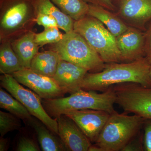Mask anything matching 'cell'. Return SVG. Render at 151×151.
Here are the masks:
<instances>
[{
    "label": "cell",
    "mask_w": 151,
    "mask_h": 151,
    "mask_svg": "<svg viewBox=\"0 0 151 151\" xmlns=\"http://www.w3.org/2000/svg\"><path fill=\"white\" fill-rule=\"evenodd\" d=\"M150 66L145 57L133 62L106 63L102 71L87 73L81 89L103 92L116 84L128 82L151 88Z\"/></svg>",
    "instance_id": "6da1fadb"
},
{
    "label": "cell",
    "mask_w": 151,
    "mask_h": 151,
    "mask_svg": "<svg viewBox=\"0 0 151 151\" xmlns=\"http://www.w3.org/2000/svg\"><path fill=\"white\" fill-rule=\"evenodd\" d=\"M115 103L116 95L113 86L101 93L81 89L68 97L42 99L44 108L53 119L69 111L84 109L100 110L111 114L116 111L114 107Z\"/></svg>",
    "instance_id": "7a4b0ae2"
},
{
    "label": "cell",
    "mask_w": 151,
    "mask_h": 151,
    "mask_svg": "<svg viewBox=\"0 0 151 151\" xmlns=\"http://www.w3.org/2000/svg\"><path fill=\"white\" fill-rule=\"evenodd\" d=\"M36 19L34 0H0V42L32 31Z\"/></svg>",
    "instance_id": "3957f363"
},
{
    "label": "cell",
    "mask_w": 151,
    "mask_h": 151,
    "mask_svg": "<svg viewBox=\"0 0 151 151\" xmlns=\"http://www.w3.org/2000/svg\"><path fill=\"white\" fill-rule=\"evenodd\" d=\"M124 112L111 113L94 144L103 151H122L143 130L145 119Z\"/></svg>",
    "instance_id": "277c9868"
},
{
    "label": "cell",
    "mask_w": 151,
    "mask_h": 151,
    "mask_svg": "<svg viewBox=\"0 0 151 151\" xmlns=\"http://www.w3.org/2000/svg\"><path fill=\"white\" fill-rule=\"evenodd\" d=\"M49 49L56 52L61 60L85 68L89 73H97L106 63L83 37L74 30L65 33L60 41L50 45Z\"/></svg>",
    "instance_id": "5b68a950"
},
{
    "label": "cell",
    "mask_w": 151,
    "mask_h": 151,
    "mask_svg": "<svg viewBox=\"0 0 151 151\" xmlns=\"http://www.w3.org/2000/svg\"><path fill=\"white\" fill-rule=\"evenodd\" d=\"M73 30L85 39L105 63H122L116 37L99 20L88 15L74 22Z\"/></svg>",
    "instance_id": "8992f818"
},
{
    "label": "cell",
    "mask_w": 151,
    "mask_h": 151,
    "mask_svg": "<svg viewBox=\"0 0 151 151\" xmlns=\"http://www.w3.org/2000/svg\"><path fill=\"white\" fill-rule=\"evenodd\" d=\"M113 87L115 103L124 112L151 120V88L134 82L116 84Z\"/></svg>",
    "instance_id": "52a82bcc"
},
{
    "label": "cell",
    "mask_w": 151,
    "mask_h": 151,
    "mask_svg": "<svg viewBox=\"0 0 151 151\" xmlns=\"http://www.w3.org/2000/svg\"><path fill=\"white\" fill-rule=\"evenodd\" d=\"M1 85L19 100L31 114L58 134L56 119H53L47 113L42 104V98L35 92L24 88L12 75L3 74L0 76Z\"/></svg>",
    "instance_id": "ba28073f"
},
{
    "label": "cell",
    "mask_w": 151,
    "mask_h": 151,
    "mask_svg": "<svg viewBox=\"0 0 151 151\" xmlns=\"http://www.w3.org/2000/svg\"><path fill=\"white\" fill-rule=\"evenodd\" d=\"M114 12L128 26L145 32L151 20V0H112Z\"/></svg>",
    "instance_id": "9c48e42d"
},
{
    "label": "cell",
    "mask_w": 151,
    "mask_h": 151,
    "mask_svg": "<svg viewBox=\"0 0 151 151\" xmlns=\"http://www.w3.org/2000/svg\"><path fill=\"white\" fill-rule=\"evenodd\" d=\"M21 84L28 87L43 99L63 97L66 93L53 78L24 68L11 74Z\"/></svg>",
    "instance_id": "30bf717a"
},
{
    "label": "cell",
    "mask_w": 151,
    "mask_h": 151,
    "mask_svg": "<svg viewBox=\"0 0 151 151\" xmlns=\"http://www.w3.org/2000/svg\"><path fill=\"white\" fill-rule=\"evenodd\" d=\"M65 115L76 123L91 142L95 143L111 114L105 111L84 109L69 111Z\"/></svg>",
    "instance_id": "8fae6325"
},
{
    "label": "cell",
    "mask_w": 151,
    "mask_h": 151,
    "mask_svg": "<svg viewBox=\"0 0 151 151\" xmlns=\"http://www.w3.org/2000/svg\"><path fill=\"white\" fill-rule=\"evenodd\" d=\"M122 63L133 62L145 57V32L128 27L124 32L116 37Z\"/></svg>",
    "instance_id": "7c38bea8"
},
{
    "label": "cell",
    "mask_w": 151,
    "mask_h": 151,
    "mask_svg": "<svg viewBox=\"0 0 151 151\" xmlns=\"http://www.w3.org/2000/svg\"><path fill=\"white\" fill-rule=\"evenodd\" d=\"M56 119L58 136L68 150L88 151L92 142L76 123L65 114Z\"/></svg>",
    "instance_id": "4fadbf2b"
},
{
    "label": "cell",
    "mask_w": 151,
    "mask_h": 151,
    "mask_svg": "<svg viewBox=\"0 0 151 151\" xmlns=\"http://www.w3.org/2000/svg\"><path fill=\"white\" fill-rule=\"evenodd\" d=\"M88 71L71 63L61 60L52 78L66 93L72 94L81 89Z\"/></svg>",
    "instance_id": "5bb4252c"
},
{
    "label": "cell",
    "mask_w": 151,
    "mask_h": 151,
    "mask_svg": "<svg viewBox=\"0 0 151 151\" xmlns=\"http://www.w3.org/2000/svg\"><path fill=\"white\" fill-rule=\"evenodd\" d=\"M35 118L32 117L26 122L35 131L42 151H68L58 134L49 129L42 122Z\"/></svg>",
    "instance_id": "9a60e30c"
},
{
    "label": "cell",
    "mask_w": 151,
    "mask_h": 151,
    "mask_svg": "<svg viewBox=\"0 0 151 151\" xmlns=\"http://www.w3.org/2000/svg\"><path fill=\"white\" fill-rule=\"evenodd\" d=\"M35 33L29 32L11 42L12 47L25 68H29L33 58L39 52L40 47L35 40Z\"/></svg>",
    "instance_id": "2e32d148"
},
{
    "label": "cell",
    "mask_w": 151,
    "mask_h": 151,
    "mask_svg": "<svg viewBox=\"0 0 151 151\" xmlns=\"http://www.w3.org/2000/svg\"><path fill=\"white\" fill-rule=\"evenodd\" d=\"M88 15L99 20L115 37L124 32L129 27L114 12L100 6L89 4Z\"/></svg>",
    "instance_id": "e0dca14e"
},
{
    "label": "cell",
    "mask_w": 151,
    "mask_h": 151,
    "mask_svg": "<svg viewBox=\"0 0 151 151\" xmlns=\"http://www.w3.org/2000/svg\"><path fill=\"white\" fill-rule=\"evenodd\" d=\"M61 60L58 54L52 50L38 52L33 58L30 69L48 77L54 76Z\"/></svg>",
    "instance_id": "ac0fdd59"
},
{
    "label": "cell",
    "mask_w": 151,
    "mask_h": 151,
    "mask_svg": "<svg viewBox=\"0 0 151 151\" xmlns=\"http://www.w3.org/2000/svg\"><path fill=\"white\" fill-rule=\"evenodd\" d=\"M36 13L46 14L56 20L59 29L65 33L73 30L75 21L64 13L51 0H34Z\"/></svg>",
    "instance_id": "d6986e66"
},
{
    "label": "cell",
    "mask_w": 151,
    "mask_h": 151,
    "mask_svg": "<svg viewBox=\"0 0 151 151\" xmlns=\"http://www.w3.org/2000/svg\"><path fill=\"white\" fill-rule=\"evenodd\" d=\"M20 60L12 47L11 42L4 41L0 44V72L12 74L24 69Z\"/></svg>",
    "instance_id": "ffe728a7"
},
{
    "label": "cell",
    "mask_w": 151,
    "mask_h": 151,
    "mask_svg": "<svg viewBox=\"0 0 151 151\" xmlns=\"http://www.w3.org/2000/svg\"><path fill=\"white\" fill-rule=\"evenodd\" d=\"M64 13L77 21L88 15L89 4L84 0H51Z\"/></svg>",
    "instance_id": "44dd1931"
},
{
    "label": "cell",
    "mask_w": 151,
    "mask_h": 151,
    "mask_svg": "<svg viewBox=\"0 0 151 151\" xmlns=\"http://www.w3.org/2000/svg\"><path fill=\"white\" fill-rule=\"evenodd\" d=\"M0 107L24 121L31 119V114L19 100L4 89H0Z\"/></svg>",
    "instance_id": "7402d4cb"
},
{
    "label": "cell",
    "mask_w": 151,
    "mask_h": 151,
    "mask_svg": "<svg viewBox=\"0 0 151 151\" xmlns=\"http://www.w3.org/2000/svg\"><path fill=\"white\" fill-rule=\"evenodd\" d=\"M58 27L45 29L43 32L35 34L36 42L40 47L46 45L56 43L62 39L63 34L60 31Z\"/></svg>",
    "instance_id": "603a6c76"
},
{
    "label": "cell",
    "mask_w": 151,
    "mask_h": 151,
    "mask_svg": "<svg viewBox=\"0 0 151 151\" xmlns=\"http://www.w3.org/2000/svg\"><path fill=\"white\" fill-rule=\"evenodd\" d=\"M22 127L20 119L12 113L0 111V134L4 137L9 132L19 129Z\"/></svg>",
    "instance_id": "cb8c5ba5"
},
{
    "label": "cell",
    "mask_w": 151,
    "mask_h": 151,
    "mask_svg": "<svg viewBox=\"0 0 151 151\" xmlns=\"http://www.w3.org/2000/svg\"><path fill=\"white\" fill-rule=\"evenodd\" d=\"M37 143L32 138L27 137H21L17 143L16 151H40Z\"/></svg>",
    "instance_id": "d4e9b609"
},
{
    "label": "cell",
    "mask_w": 151,
    "mask_h": 151,
    "mask_svg": "<svg viewBox=\"0 0 151 151\" xmlns=\"http://www.w3.org/2000/svg\"><path fill=\"white\" fill-rule=\"evenodd\" d=\"M122 151H144L143 130L132 139Z\"/></svg>",
    "instance_id": "484cf974"
},
{
    "label": "cell",
    "mask_w": 151,
    "mask_h": 151,
    "mask_svg": "<svg viewBox=\"0 0 151 151\" xmlns=\"http://www.w3.org/2000/svg\"><path fill=\"white\" fill-rule=\"evenodd\" d=\"M37 24L45 29L52 27H58L55 19L46 14L37 13Z\"/></svg>",
    "instance_id": "4316f807"
},
{
    "label": "cell",
    "mask_w": 151,
    "mask_h": 151,
    "mask_svg": "<svg viewBox=\"0 0 151 151\" xmlns=\"http://www.w3.org/2000/svg\"><path fill=\"white\" fill-rule=\"evenodd\" d=\"M143 131L144 151H151V120L145 119Z\"/></svg>",
    "instance_id": "83f0119b"
},
{
    "label": "cell",
    "mask_w": 151,
    "mask_h": 151,
    "mask_svg": "<svg viewBox=\"0 0 151 151\" xmlns=\"http://www.w3.org/2000/svg\"><path fill=\"white\" fill-rule=\"evenodd\" d=\"M89 4L103 7L111 12H115L116 7L112 2V0H84Z\"/></svg>",
    "instance_id": "f1b7e54d"
},
{
    "label": "cell",
    "mask_w": 151,
    "mask_h": 151,
    "mask_svg": "<svg viewBox=\"0 0 151 151\" xmlns=\"http://www.w3.org/2000/svg\"><path fill=\"white\" fill-rule=\"evenodd\" d=\"M145 53L146 56L151 54V22L145 32Z\"/></svg>",
    "instance_id": "f546056e"
},
{
    "label": "cell",
    "mask_w": 151,
    "mask_h": 151,
    "mask_svg": "<svg viewBox=\"0 0 151 151\" xmlns=\"http://www.w3.org/2000/svg\"><path fill=\"white\" fill-rule=\"evenodd\" d=\"M9 148V139L4 137H1L0 139V151H6Z\"/></svg>",
    "instance_id": "4dcf8cb0"
},
{
    "label": "cell",
    "mask_w": 151,
    "mask_h": 151,
    "mask_svg": "<svg viewBox=\"0 0 151 151\" xmlns=\"http://www.w3.org/2000/svg\"><path fill=\"white\" fill-rule=\"evenodd\" d=\"M88 151H103V149L95 144L91 145L89 147Z\"/></svg>",
    "instance_id": "1f68e13d"
},
{
    "label": "cell",
    "mask_w": 151,
    "mask_h": 151,
    "mask_svg": "<svg viewBox=\"0 0 151 151\" xmlns=\"http://www.w3.org/2000/svg\"><path fill=\"white\" fill-rule=\"evenodd\" d=\"M145 58L149 64L151 66V54L147 55Z\"/></svg>",
    "instance_id": "d6a6232c"
},
{
    "label": "cell",
    "mask_w": 151,
    "mask_h": 151,
    "mask_svg": "<svg viewBox=\"0 0 151 151\" xmlns=\"http://www.w3.org/2000/svg\"><path fill=\"white\" fill-rule=\"evenodd\" d=\"M150 76L151 79V66H150Z\"/></svg>",
    "instance_id": "836d02e7"
}]
</instances>
